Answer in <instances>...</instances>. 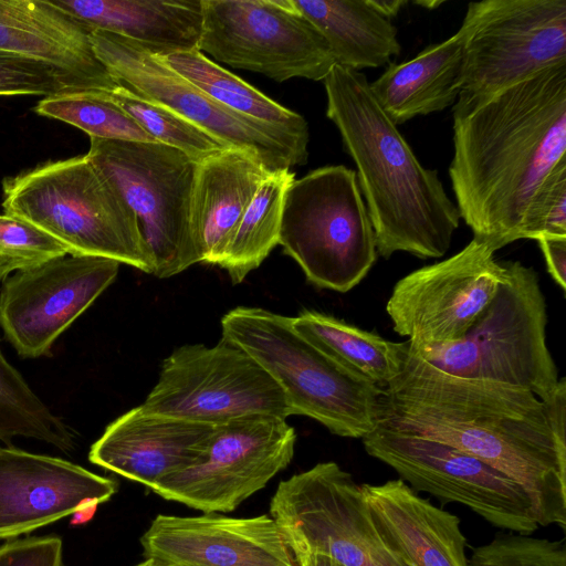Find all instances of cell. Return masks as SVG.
Here are the masks:
<instances>
[{
    "label": "cell",
    "instance_id": "4",
    "mask_svg": "<svg viewBox=\"0 0 566 566\" xmlns=\"http://www.w3.org/2000/svg\"><path fill=\"white\" fill-rule=\"evenodd\" d=\"M2 195L4 213L36 226L70 255L112 259L154 273L135 213L86 155L7 177Z\"/></svg>",
    "mask_w": 566,
    "mask_h": 566
},
{
    "label": "cell",
    "instance_id": "11",
    "mask_svg": "<svg viewBox=\"0 0 566 566\" xmlns=\"http://www.w3.org/2000/svg\"><path fill=\"white\" fill-rule=\"evenodd\" d=\"M198 50L235 69L276 82L324 81L335 60L293 0H201Z\"/></svg>",
    "mask_w": 566,
    "mask_h": 566
},
{
    "label": "cell",
    "instance_id": "42",
    "mask_svg": "<svg viewBox=\"0 0 566 566\" xmlns=\"http://www.w3.org/2000/svg\"><path fill=\"white\" fill-rule=\"evenodd\" d=\"M0 449H1V447H0Z\"/></svg>",
    "mask_w": 566,
    "mask_h": 566
},
{
    "label": "cell",
    "instance_id": "27",
    "mask_svg": "<svg viewBox=\"0 0 566 566\" xmlns=\"http://www.w3.org/2000/svg\"><path fill=\"white\" fill-rule=\"evenodd\" d=\"M158 56L168 67L220 104L277 130L290 139L298 150L308 155V126L300 114L272 101L237 75L209 60L198 49Z\"/></svg>",
    "mask_w": 566,
    "mask_h": 566
},
{
    "label": "cell",
    "instance_id": "32",
    "mask_svg": "<svg viewBox=\"0 0 566 566\" xmlns=\"http://www.w3.org/2000/svg\"><path fill=\"white\" fill-rule=\"evenodd\" d=\"M109 97L157 143L182 151L196 163L230 149L190 120L164 106L136 96L123 86L109 92Z\"/></svg>",
    "mask_w": 566,
    "mask_h": 566
},
{
    "label": "cell",
    "instance_id": "24",
    "mask_svg": "<svg viewBox=\"0 0 566 566\" xmlns=\"http://www.w3.org/2000/svg\"><path fill=\"white\" fill-rule=\"evenodd\" d=\"M91 30H103L165 56L198 49L201 0H50Z\"/></svg>",
    "mask_w": 566,
    "mask_h": 566
},
{
    "label": "cell",
    "instance_id": "22",
    "mask_svg": "<svg viewBox=\"0 0 566 566\" xmlns=\"http://www.w3.org/2000/svg\"><path fill=\"white\" fill-rule=\"evenodd\" d=\"M380 530L412 566H469L461 520L401 479L361 484Z\"/></svg>",
    "mask_w": 566,
    "mask_h": 566
},
{
    "label": "cell",
    "instance_id": "26",
    "mask_svg": "<svg viewBox=\"0 0 566 566\" xmlns=\"http://www.w3.org/2000/svg\"><path fill=\"white\" fill-rule=\"evenodd\" d=\"M328 43L335 64L379 67L401 51L397 28L369 0H293Z\"/></svg>",
    "mask_w": 566,
    "mask_h": 566
},
{
    "label": "cell",
    "instance_id": "23",
    "mask_svg": "<svg viewBox=\"0 0 566 566\" xmlns=\"http://www.w3.org/2000/svg\"><path fill=\"white\" fill-rule=\"evenodd\" d=\"M270 175L259 160L234 148L197 164L190 230L200 263L220 264L245 209Z\"/></svg>",
    "mask_w": 566,
    "mask_h": 566
},
{
    "label": "cell",
    "instance_id": "41",
    "mask_svg": "<svg viewBox=\"0 0 566 566\" xmlns=\"http://www.w3.org/2000/svg\"><path fill=\"white\" fill-rule=\"evenodd\" d=\"M443 1H415V3L426 7L427 9H436L438 6H440Z\"/></svg>",
    "mask_w": 566,
    "mask_h": 566
},
{
    "label": "cell",
    "instance_id": "13",
    "mask_svg": "<svg viewBox=\"0 0 566 566\" xmlns=\"http://www.w3.org/2000/svg\"><path fill=\"white\" fill-rule=\"evenodd\" d=\"M365 451L391 468L417 493L459 503L502 531L531 535L538 528L526 490L515 480L452 446L378 426Z\"/></svg>",
    "mask_w": 566,
    "mask_h": 566
},
{
    "label": "cell",
    "instance_id": "38",
    "mask_svg": "<svg viewBox=\"0 0 566 566\" xmlns=\"http://www.w3.org/2000/svg\"><path fill=\"white\" fill-rule=\"evenodd\" d=\"M370 4L385 18L390 20L407 3L405 0H369Z\"/></svg>",
    "mask_w": 566,
    "mask_h": 566
},
{
    "label": "cell",
    "instance_id": "8",
    "mask_svg": "<svg viewBox=\"0 0 566 566\" xmlns=\"http://www.w3.org/2000/svg\"><path fill=\"white\" fill-rule=\"evenodd\" d=\"M270 516L294 557L328 556L344 566H412L380 530L363 485L336 462L282 480Z\"/></svg>",
    "mask_w": 566,
    "mask_h": 566
},
{
    "label": "cell",
    "instance_id": "3",
    "mask_svg": "<svg viewBox=\"0 0 566 566\" xmlns=\"http://www.w3.org/2000/svg\"><path fill=\"white\" fill-rule=\"evenodd\" d=\"M323 82L326 115L356 165L377 253L443 256L461 217L437 170L419 163L363 73L335 64Z\"/></svg>",
    "mask_w": 566,
    "mask_h": 566
},
{
    "label": "cell",
    "instance_id": "34",
    "mask_svg": "<svg viewBox=\"0 0 566 566\" xmlns=\"http://www.w3.org/2000/svg\"><path fill=\"white\" fill-rule=\"evenodd\" d=\"M469 566H566L564 541L503 532L474 546Z\"/></svg>",
    "mask_w": 566,
    "mask_h": 566
},
{
    "label": "cell",
    "instance_id": "17",
    "mask_svg": "<svg viewBox=\"0 0 566 566\" xmlns=\"http://www.w3.org/2000/svg\"><path fill=\"white\" fill-rule=\"evenodd\" d=\"M120 263L65 255L7 277L0 289V328L21 358L52 355V346L115 281Z\"/></svg>",
    "mask_w": 566,
    "mask_h": 566
},
{
    "label": "cell",
    "instance_id": "16",
    "mask_svg": "<svg viewBox=\"0 0 566 566\" xmlns=\"http://www.w3.org/2000/svg\"><path fill=\"white\" fill-rule=\"evenodd\" d=\"M494 253L472 239L454 255L400 279L386 304L394 331L413 349L461 339L505 277Z\"/></svg>",
    "mask_w": 566,
    "mask_h": 566
},
{
    "label": "cell",
    "instance_id": "2",
    "mask_svg": "<svg viewBox=\"0 0 566 566\" xmlns=\"http://www.w3.org/2000/svg\"><path fill=\"white\" fill-rule=\"evenodd\" d=\"M378 426L469 453L518 482L538 526L566 528V433L530 390L447 374L408 348Z\"/></svg>",
    "mask_w": 566,
    "mask_h": 566
},
{
    "label": "cell",
    "instance_id": "31",
    "mask_svg": "<svg viewBox=\"0 0 566 566\" xmlns=\"http://www.w3.org/2000/svg\"><path fill=\"white\" fill-rule=\"evenodd\" d=\"M34 112L40 116L59 119L75 126L90 137L156 142L122 107L111 99L107 92H60L39 101Z\"/></svg>",
    "mask_w": 566,
    "mask_h": 566
},
{
    "label": "cell",
    "instance_id": "20",
    "mask_svg": "<svg viewBox=\"0 0 566 566\" xmlns=\"http://www.w3.org/2000/svg\"><path fill=\"white\" fill-rule=\"evenodd\" d=\"M212 429L211 423L150 412L140 405L106 427L88 460L153 490L199 458Z\"/></svg>",
    "mask_w": 566,
    "mask_h": 566
},
{
    "label": "cell",
    "instance_id": "19",
    "mask_svg": "<svg viewBox=\"0 0 566 566\" xmlns=\"http://www.w3.org/2000/svg\"><path fill=\"white\" fill-rule=\"evenodd\" d=\"M146 557L176 566H297L269 515H157L140 537Z\"/></svg>",
    "mask_w": 566,
    "mask_h": 566
},
{
    "label": "cell",
    "instance_id": "39",
    "mask_svg": "<svg viewBox=\"0 0 566 566\" xmlns=\"http://www.w3.org/2000/svg\"><path fill=\"white\" fill-rule=\"evenodd\" d=\"M297 566H344L337 560L319 554H306L295 557Z\"/></svg>",
    "mask_w": 566,
    "mask_h": 566
},
{
    "label": "cell",
    "instance_id": "36",
    "mask_svg": "<svg viewBox=\"0 0 566 566\" xmlns=\"http://www.w3.org/2000/svg\"><path fill=\"white\" fill-rule=\"evenodd\" d=\"M0 566H64L56 535L11 538L0 545Z\"/></svg>",
    "mask_w": 566,
    "mask_h": 566
},
{
    "label": "cell",
    "instance_id": "28",
    "mask_svg": "<svg viewBox=\"0 0 566 566\" xmlns=\"http://www.w3.org/2000/svg\"><path fill=\"white\" fill-rule=\"evenodd\" d=\"M293 328L344 368L381 386L401 371L407 342H391L334 316L305 310L292 317Z\"/></svg>",
    "mask_w": 566,
    "mask_h": 566
},
{
    "label": "cell",
    "instance_id": "37",
    "mask_svg": "<svg viewBox=\"0 0 566 566\" xmlns=\"http://www.w3.org/2000/svg\"><path fill=\"white\" fill-rule=\"evenodd\" d=\"M547 272L556 284L566 289V237L542 235L537 239Z\"/></svg>",
    "mask_w": 566,
    "mask_h": 566
},
{
    "label": "cell",
    "instance_id": "18",
    "mask_svg": "<svg viewBox=\"0 0 566 566\" xmlns=\"http://www.w3.org/2000/svg\"><path fill=\"white\" fill-rule=\"evenodd\" d=\"M117 490L115 480L61 458L1 447L0 539L95 510Z\"/></svg>",
    "mask_w": 566,
    "mask_h": 566
},
{
    "label": "cell",
    "instance_id": "5",
    "mask_svg": "<svg viewBox=\"0 0 566 566\" xmlns=\"http://www.w3.org/2000/svg\"><path fill=\"white\" fill-rule=\"evenodd\" d=\"M221 329L280 386L292 415L312 418L343 438L363 439L377 427L382 387L307 342L292 317L238 306L222 316Z\"/></svg>",
    "mask_w": 566,
    "mask_h": 566
},
{
    "label": "cell",
    "instance_id": "21",
    "mask_svg": "<svg viewBox=\"0 0 566 566\" xmlns=\"http://www.w3.org/2000/svg\"><path fill=\"white\" fill-rule=\"evenodd\" d=\"M0 51L48 65L69 91L120 86L95 55L90 30L49 0H0Z\"/></svg>",
    "mask_w": 566,
    "mask_h": 566
},
{
    "label": "cell",
    "instance_id": "7",
    "mask_svg": "<svg viewBox=\"0 0 566 566\" xmlns=\"http://www.w3.org/2000/svg\"><path fill=\"white\" fill-rule=\"evenodd\" d=\"M279 244L319 289H354L377 259L375 232L356 171L343 165L312 170L287 187Z\"/></svg>",
    "mask_w": 566,
    "mask_h": 566
},
{
    "label": "cell",
    "instance_id": "29",
    "mask_svg": "<svg viewBox=\"0 0 566 566\" xmlns=\"http://www.w3.org/2000/svg\"><path fill=\"white\" fill-rule=\"evenodd\" d=\"M294 174L270 175L245 209L219 264L233 284L256 270L279 244L284 195Z\"/></svg>",
    "mask_w": 566,
    "mask_h": 566
},
{
    "label": "cell",
    "instance_id": "10",
    "mask_svg": "<svg viewBox=\"0 0 566 566\" xmlns=\"http://www.w3.org/2000/svg\"><path fill=\"white\" fill-rule=\"evenodd\" d=\"M464 71L453 108H468L566 63V0L470 2Z\"/></svg>",
    "mask_w": 566,
    "mask_h": 566
},
{
    "label": "cell",
    "instance_id": "6",
    "mask_svg": "<svg viewBox=\"0 0 566 566\" xmlns=\"http://www.w3.org/2000/svg\"><path fill=\"white\" fill-rule=\"evenodd\" d=\"M494 297L459 340L410 349L438 369L462 378L530 390L551 401L562 381L546 344L547 311L535 270L505 262Z\"/></svg>",
    "mask_w": 566,
    "mask_h": 566
},
{
    "label": "cell",
    "instance_id": "40",
    "mask_svg": "<svg viewBox=\"0 0 566 566\" xmlns=\"http://www.w3.org/2000/svg\"><path fill=\"white\" fill-rule=\"evenodd\" d=\"M136 566H176L156 557H146V559Z\"/></svg>",
    "mask_w": 566,
    "mask_h": 566
},
{
    "label": "cell",
    "instance_id": "1",
    "mask_svg": "<svg viewBox=\"0 0 566 566\" xmlns=\"http://www.w3.org/2000/svg\"><path fill=\"white\" fill-rule=\"evenodd\" d=\"M452 113L449 175L473 239L494 252L537 240L566 193V63Z\"/></svg>",
    "mask_w": 566,
    "mask_h": 566
},
{
    "label": "cell",
    "instance_id": "25",
    "mask_svg": "<svg viewBox=\"0 0 566 566\" xmlns=\"http://www.w3.org/2000/svg\"><path fill=\"white\" fill-rule=\"evenodd\" d=\"M465 31L431 44L416 57L390 64L369 87L397 126L446 109L455 103L463 83Z\"/></svg>",
    "mask_w": 566,
    "mask_h": 566
},
{
    "label": "cell",
    "instance_id": "30",
    "mask_svg": "<svg viewBox=\"0 0 566 566\" xmlns=\"http://www.w3.org/2000/svg\"><path fill=\"white\" fill-rule=\"evenodd\" d=\"M17 437L39 440L63 452L73 451L75 446L69 427L7 360L0 344V441L10 447Z\"/></svg>",
    "mask_w": 566,
    "mask_h": 566
},
{
    "label": "cell",
    "instance_id": "12",
    "mask_svg": "<svg viewBox=\"0 0 566 566\" xmlns=\"http://www.w3.org/2000/svg\"><path fill=\"white\" fill-rule=\"evenodd\" d=\"M142 406L150 412L211 424L250 415L292 416L274 379L224 337L213 346L187 344L172 350Z\"/></svg>",
    "mask_w": 566,
    "mask_h": 566
},
{
    "label": "cell",
    "instance_id": "14",
    "mask_svg": "<svg viewBox=\"0 0 566 566\" xmlns=\"http://www.w3.org/2000/svg\"><path fill=\"white\" fill-rule=\"evenodd\" d=\"M90 41L120 86L190 120L229 148L248 153L270 174L307 161L308 155L281 133L220 104L139 43L97 29L90 31Z\"/></svg>",
    "mask_w": 566,
    "mask_h": 566
},
{
    "label": "cell",
    "instance_id": "15",
    "mask_svg": "<svg viewBox=\"0 0 566 566\" xmlns=\"http://www.w3.org/2000/svg\"><path fill=\"white\" fill-rule=\"evenodd\" d=\"M295 443L294 428L277 416L214 423L199 458L151 491L203 514L229 513L291 463Z\"/></svg>",
    "mask_w": 566,
    "mask_h": 566
},
{
    "label": "cell",
    "instance_id": "9",
    "mask_svg": "<svg viewBox=\"0 0 566 566\" xmlns=\"http://www.w3.org/2000/svg\"><path fill=\"white\" fill-rule=\"evenodd\" d=\"M85 155L135 213L156 277L168 279L200 263L190 230L198 163L161 143L95 137H90Z\"/></svg>",
    "mask_w": 566,
    "mask_h": 566
},
{
    "label": "cell",
    "instance_id": "35",
    "mask_svg": "<svg viewBox=\"0 0 566 566\" xmlns=\"http://www.w3.org/2000/svg\"><path fill=\"white\" fill-rule=\"evenodd\" d=\"M69 91L48 65L17 54L0 51V96H50Z\"/></svg>",
    "mask_w": 566,
    "mask_h": 566
},
{
    "label": "cell",
    "instance_id": "33",
    "mask_svg": "<svg viewBox=\"0 0 566 566\" xmlns=\"http://www.w3.org/2000/svg\"><path fill=\"white\" fill-rule=\"evenodd\" d=\"M53 237L21 218L0 214V281L67 255Z\"/></svg>",
    "mask_w": 566,
    "mask_h": 566
}]
</instances>
